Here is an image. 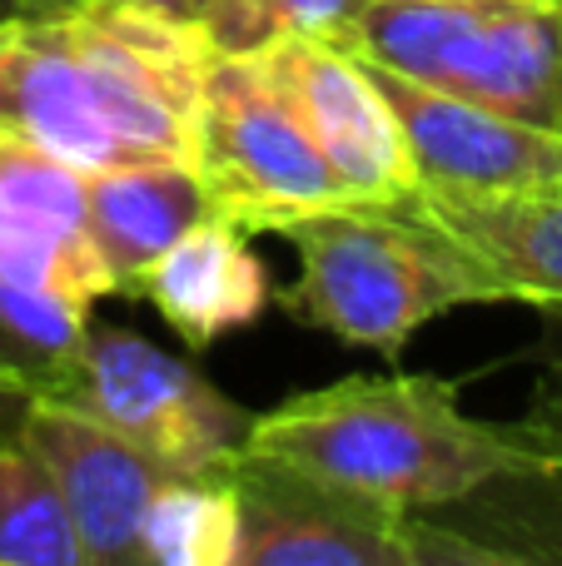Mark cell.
<instances>
[{"instance_id":"8992f818","label":"cell","mask_w":562,"mask_h":566,"mask_svg":"<svg viewBox=\"0 0 562 566\" xmlns=\"http://www.w3.org/2000/svg\"><path fill=\"white\" fill-rule=\"evenodd\" d=\"M50 398L75 402L169 472L229 468L244 452L249 418L195 363L129 328H90L70 382Z\"/></svg>"},{"instance_id":"ac0fdd59","label":"cell","mask_w":562,"mask_h":566,"mask_svg":"<svg viewBox=\"0 0 562 566\" xmlns=\"http://www.w3.org/2000/svg\"><path fill=\"white\" fill-rule=\"evenodd\" d=\"M90 338V308L0 274V378L60 392Z\"/></svg>"},{"instance_id":"8fae6325","label":"cell","mask_w":562,"mask_h":566,"mask_svg":"<svg viewBox=\"0 0 562 566\" xmlns=\"http://www.w3.org/2000/svg\"><path fill=\"white\" fill-rule=\"evenodd\" d=\"M0 274L75 308L115 293L90 239L85 175L10 135H0Z\"/></svg>"},{"instance_id":"d6986e66","label":"cell","mask_w":562,"mask_h":566,"mask_svg":"<svg viewBox=\"0 0 562 566\" xmlns=\"http://www.w3.org/2000/svg\"><path fill=\"white\" fill-rule=\"evenodd\" d=\"M364 6L368 0H259L269 40L274 35H309V40H324V45H339V50L348 45Z\"/></svg>"},{"instance_id":"603a6c76","label":"cell","mask_w":562,"mask_h":566,"mask_svg":"<svg viewBox=\"0 0 562 566\" xmlns=\"http://www.w3.org/2000/svg\"><path fill=\"white\" fill-rule=\"evenodd\" d=\"M139 6H155V10H169V15H189V0H139Z\"/></svg>"},{"instance_id":"7a4b0ae2","label":"cell","mask_w":562,"mask_h":566,"mask_svg":"<svg viewBox=\"0 0 562 566\" xmlns=\"http://www.w3.org/2000/svg\"><path fill=\"white\" fill-rule=\"evenodd\" d=\"M244 452L289 462L394 512H424L513 468L528 448L508 438L503 422L468 418L458 382L384 373L299 392L249 418Z\"/></svg>"},{"instance_id":"6da1fadb","label":"cell","mask_w":562,"mask_h":566,"mask_svg":"<svg viewBox=\"0 0 562 566\" xmlns=\"http://www.w3.org/2000/svg\"><path fill=\"white\" fill-rule=\"evenodd\" d=\"M215 40L195 15L139 0H75L0 20V135L80 175L195 165V119Z\"/></svg>"},{"instance_id":"d4e9b609","label":"cell","mask_w":562,"mask_h":566,"mask_svg":"<svg viewBox=\"0 0 562 566\" xmlns=\"http://www.w3.org/2000/svg\"><path fill=\"white\" fill-rule=\"evenodd\" d=\"M558 6H562V0H558Z\"/></svg>"},{"instance_id":"7402d4cb","label":"cell","mask_w":562,"mask_h":566,"mask_svg":"<svg viewBox=\"0 0 562 566\" xmlns=\"http://www.w3.org/2000/svg\"><path fill=\"white\" fill-rule=\"evenodd\" d=\"M20 15H50V10H70L75 0H10Z\"/></svg>"},{"instance_id":"9a60e30c","label":"cell","mask_w":562,"mask_h":566,"mask_svg":"<svg viewBox=\"0 0 562 566\" xmlns=\"http://www.w3.org/2000/svg\"><path fill=\"white\" fill-rule=\"evenodd\" d=\"M85 214H90V239H95L110 279H115V293L135 298L139 274L189 224L215 214V199H209L205 179L195 175V165L149 159V165L90 169Z\"/></svg>"},{"instance_id":"277c9868","label":"cell","mask_w":562,"mask_h":566,"mask_svg":"<svg viewBox=\"0 0 562 566\" xmlns=\"http://www.w3.org/2000/svg\"><path fill=\"white\" fill-rule=\"evenodd\" d=\"M344 50L562 135L558 0H368Z\"/></svg>"},{"instance_id":"3957f363","label":"cell","mask_w":562,"mask_h":566,"mask_svg":"<svg viewBox=\"0 0 562 566\" xmlns=\"http://www.w3.org/2000/svg\"><path fill=\"white\" fill-rule=\"evenodd\" d=\"M299 274L279 308L334 343L398 358L424 323L468 303H503L493 269L418 199H348L284 224Z\"/></svg>"},{"instance_id":"4fadbf2b","label":"cell","mask_w":562,"mask_h":566,"mask_svg":"<svg viewBox=\"0 0 562 566\" xmlns=\"http://www.w3.org/2000/svg\"><path fill=\"white\" fill-rule=\"evenodd\" d=\"M135 298H145L189 348H209L225 333L249 328L269 308L274 283L244 229L209 214L139 274Z\"/></svg>"},{"instance_id":"ffe728a7","label":"cell","mask_w":562,"mask_h":566,"mask_svg":"<svg viewBox=\"0 0 562 566\" xmlns=\"http://www.w3.org/2000/svg\"><path fill=\"white\" fill-rule=\"evenodd\" d=\"M189 15L205 25V35L225 55H249V50H259L269 40L259 0H189Z\"/></svg>"},{"instance_id":"7c38bea8","label":"cell","mask_w":562,"mask_h":566,"mask_svg":"<svg viewBox=\"0 0 562 566\" xmlns=\"http://www.w3.org/2000/svg\"><path fill=\"white\" fill-rule=\"evenodd\" d=\"M418 566H518L562 562V458L528 448L444 507L408 512Z\"/></svg>"},{"instance_id":"5bb4252c","label":"cell","mask_w":562,"mask_h":566,"mask_svg":"<svg viewBox=\"0 0 562 566\" xmlns=\"http://www.w3.org/2000/svg\"><path fill=\"white\" fill-rule=\"evenodd\" d=\"M414 199L493 269L503 303L562 313V185L513 195L418 185Z\"/></svg>"},{"instance_id":"2e32d148","label":"cell","mask_w":562,"mask_h":566,"mask_svg":"<svg viewBox=\"0 0 562 566\" xmlns=\"http://www.w3.org/2000/svg\"><path fill=\"white\" fill-rule=\"evenodd\" d=\"M35 388L0 378V566H85L45 462L25 438Z\"/></svg>"},{"instance_id":"e0dca14e","label":"cell","mask_w":562,"mask_h":566,"mask_svg":"<svg viewBox=\"0 0 562 566\" xmlns=\"http://www.w3.org/2000/svg\"><path fill=\"white\" fill-rule=\"evenodd\" d=\"M239 497L235 462L169 472L139 517V566H235Z\"/></svg>"},{"instance_id":"52a82bcc","label":"cell","mask_w":562,"mask_h":566,"mask_svg":"<svg viewBox=\"0 0 562 566\" xmlns=\"http://www.w3.org/2000/svg\"><path fill=\"white\" fill-rule=\"evenodd\" d=\"M249 55L259 60L269 85L284 95V105L294 109L324 165L348 189V199L384 205V199L418 195L408 139L388 99L368 80L364 60L309 35H274Z\"/></svg>"},{"instance_id":"30bf717a","label":"cell","mask_w":562,"mask_h":566,"mask_svg":"<svg viewBox=\"0 0 562 566\" xmlns=\"http://www.w3.org/2000/svg\"><path fill=\"white\" fill-rule=\"evenodd\" d=\"M25 438L55 482L85 566H139V517L169 468H159L115 428L50 392L30 398Z\"/></svg>"},{"instance_id":"cb8c5ba5","label":"cell","mask_w":562,"mask_h":566,"mask_svg":"<svg viewBox=\"0 0 562 566\" xmlns=\"http://www.w3.org/2000/svg\"><path fill=\"white\" fill-rule=\"evenodd\" d=\"M6 15H20V10L10 6V0H0V20H6Z\"/></svg>"},{"instance_id":"5b68a950","label":"cell","mask_w":562,"mask_h":566,"mask_svg":"<svg viewBox=\"0 0 562 566\" xmlns=\"http://www.w3.org/2000/svg\"><path fill=\"white\" fill-rule=\"evenodd\" d=\"M195 175L205 179L215 214L244 234H279L304 214L348 205V189L254 55L215 50L209 60L195 119Z\"/></svg>"},{"instance_id":"ba28073f","label":"cell","mask_w":562,"mask_h":566,"mask_svg":"<svg viewBox=\"0 0 562 566\" xmlns=\"http://www.w3.org/2000/svg\"><path fill=\"white\" fill-rule=\"evenodd\" d=\"M235 566H418L408 512L344 492L274 458L239 452Z\"/></svg>"},{"instance_id":"44dd1931","label":"cell","mask_w":562,"mask_h":566,"mask_svg":"<svg viewBox=\"0 0 562 566\" xmlns=\"http://www.w3.org/2000/svg\"><path fill=\"white\" fill-rule=\"evenodd\" d=\"M508 438L523 442L533 452H548V458H562V358L548 363L543 378L533 388V402L518 422H503Z\"/></svg>"},{"instance_id":"9c48e42d","label":"cell","mask_w":562,"mask_h":566,"mask_svg":"<svg viewBox=\"0 0 562 566\" xmlns=\"http://www.w3.org/2000/svg\"><path fill=\"white\" fill-rule=\"evenodd\" d=\"M358 60V55H354ZM368 80L398 129L408 139L418 185L434 189H478V195H513V189H558L562 185V135L538 129L523 119H508L473 99H458L424 80H408L364 60Z\"/></svg>"}]
</instances>
